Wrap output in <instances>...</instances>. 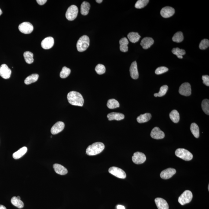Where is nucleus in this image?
Segmentation results:
<instances>
[{
	"instance_id": "nucleus-1",
	"label": "nucleus",
	"mask_w": 209,
	"mask_h": 209,
	"mask_svg": "<svg viewBox=\"0 0 209 209\" xmlns=\"http://www.w3.org/2000/svg\"><path fill=\"white\" fill-rule=\"evenodd\" d=\"M67 100L70 104L78 106H83L84 100L82 95L79 92H70L67 95Z\"/></svg>"
},
{
	"instance_id": "nucleus-2",
	"label": "nucleus",
	"mask_w": 209,
	"mask_h": 209,
	"mask_svg": "<svg viewBox=\"0 0 209 209\" xmlns=\"http://www.w3.org/2000/svg\"><path fill=\"white\" fill-rule=\"evenodd\" d=\"M104 145L101 142H96L89 146L86 150V153L89 156H93L101 153L104 150Z\"/></svg>"
},
{
	"instance_id": "nucleus-3",
	"label": "nucleus",
	"mask_w": 209,
	"mask_h": 209,
	"mask_svg": "<svg viewBox=\"0 0 209 209\" xmlns=\"http://www.w3.org/2000/svg\"><path fill=\"white\" fill-rule=\"evenodd\" d=\"M90 45V39L86 35L81 37L77 43L76 47L78 51L82 52L87 50Z\"/></svg>"
},
{
	"instance_id": "nucleus-4",
	"label": "nucleus",
	"mask_w": 209,
	"mask_h": 209,
	"mask_svg": "<svg viewBox=\"0 0 209 209\" xmlns=\"http://www.w3.org/2000/svg\"><path fill=\"white\" fill-rule=\"evenodd\" d=\"M176 156L185 161L191 160L193 155L188 150L184 148H178L175 152Z\"/></svg>"
},
{
	"instance_id": "nucleus-5",
	"label": "nucleus",
	"mask_w": 209,
	"mask_h": 209,
	"mask_svg": "<svg viewBox=\"0 0 209 209\" xmlns=\"http://www.w3.org/2000/svg\"><path fill=\"white\" fill-rule=\"evenodd\" d=\"M192 197V192L189 190H186L178 198V201L180 204L184 205L191 201Z\"/></svg>"
},
{
	"instance_id": "nucleus-6",
	"label": "nucleus",
	"mask_w": 209,
	"mask_h": 209,
	"mask_svg": "<svg viewBox=\"0 0 209 209\" xmlns=\"http://www.w3.org/2000/svg\"><path fill=\"white\" fill-rule=\"evenodd\" d=\"M78 13V9L76 5H72L68 8L66 13L67 20L73 21L76 18Z\"/></svg>"
},
{
	"instance_id": "nucleus-7",
	"label": "nucleus",
	"mask_w": 209,
	"mask_h": 209,
	"mask_svg": "<svg viewBox=\"0 0 209 209\" xmlns=\"http://www.w3.org/2000/svg\"><path fill=\"white\" fill-rule=\"evenodd\" d=\"M108 172L110 174L118 178L122 179H124L126 178V173L123 170L119 168L115 167H111L109 169Z\"/></svg>"
},
{
	"instance_id": "nucleus-8",
	"label": "nucleus",
	"mask_w": 209,
	"mask_h": 209,
	"mask_svg": "<svg viewBox=\"0 0 209 209\" xmlns=\"http://www.w3.org/2000/svg\"><path fill=\"white\" fill-rule=\"evenodd\" d=\"M18 28L20 32L25 34H31L34 30L32 24L27 22L21 23L19 25Z\"/></svg>"
},
{
	"instance_id": "nucleus-9",
	"label": "nucleus",
	"mask_w": 209,
	"mask_h": 209,
	"mask_svg": "<svg viewBox=\"0 0 209 209\" xmlns=\"http://www.w3.org/2000/svg\"><path fill=\"white\" fill-rule=\"evenodd\" d=\"M145 155L143 153L137 152L135 153L132 157V160L136 164H141L144 163L146 160Z\"/></svg>"
},
{
	"instance_id": "nucleus-10",
	"label": "nucleus",
	"mask_w": 209,
	"mask_h": 209,
	"mask_svg": "<svg viewBox=\"0 0 209 209\" xmlns=\"http://www.w3.org/2000/svg\"><path fill=\"white\" fill-rule=\"evenodd\" d=\"M180 94L185 96H189L191 94V88L190 84L188 82H184L181 85L179 89Z\"/></svg>"
},
{
	"instance_id": "nucleus-11",
	"label": "nucleus",
	"mask_w": 209,
	"mask_h": 209,
	"mask_svg": "<svg viewBox=\"0 0 209 209\" xmlns=\"http://www.w3.org/2000/svg\"><path fill=\"white\" fill-rule=\"evenodd\" d=\"M11 70L5 64H3L0 66V76L5 79L10 78Z\"/></svg>"
},
{
	"instance_id": "nucleus-12",
	"label": "nucleus",
	"mask_w": 209,
	"mask_h": 209,
	"mask_svg": "<svg viewBox=\"0 0 209 209\" xmlns=\"http://www.w3.org/2000/svg\"><path fill=\"white\" fill-rule=\"evenodd\" d=\"M150 136L152 138L156 140L163 139L165 137L164 132L160 130L158 127H155L151 131Z\"/></svg>"
},
{
	"instance_id": "nucleus-13",
	"label": "nucleus",
	"mask_w": 209,
	"mask_h": 209,
	"mask_svg": "<svg viewBox=\"0 0 209 209\" xmlns=\"http://www.w3.org/2000/svg\"><path fill=\"white\" fill-rule=\"evenodd\" d=\"M176 172V170L173 168H168L163 170L160 173V177L162 179H168L171 178Z\"/></svg>"
},
{
	"instance_id": "nucleus-14",
	"label": "nucleus",
	"mask_w": 209,
	"mask_h": 209,
	"mask_svg": "<svg viewBox=\"0 0 209 209\" xmlns=\"http://www.w3.org/2000/svg\"><path fill=\"white\" fill-rule=\"evenodd\" d=\"M54 43L53 38L51 37H48L43 40L41 42V46L43 49L47 50L53 47Z\"/></svg>"
},
{
	"instance_id": "nucleus-15",
	"label": "nucleus",
	"mask_w": 209,
	"mask_h": 209,
	"mask_svg": "<svg viewBox=\"0 0 209 209\" xmlns=\"http://www.w3.org/2000/svg\"><path fill=\"white\" fill-rule=\"evenodd\" d=\"M175 9L171 7L167 6L162 8L161 10L160 14L164 18H170L175 13Z\"/></svg>"
},
{
	"instance_id": "nucleus-16",
	"label": "nucleus",
	"mask_w": 209,
	"mask_h": 209,
	"mask_svg": "<svg viewBox=\"0 0 209 209\" xmlns=\"http://www.w3.org/2000/svg\"><path fill=\"white\" fill-rule=\"evenodd\" d=\"M64 127L65 124L64 122L61 121L58 122L52 126L51 129V133L53 135L57 134L63 131Z\"/></svg>"
},
{
	"instance_id": "nucleus-17",
	"label": "nucleus",
	"mask_w": 209,
	"mask_h": 209,
	"mask_svg": "<svg viewBox=\"0 0 209 209\" xmlns=\"http://www.w3.org/2000/svg\"><path fill=\"white\" fill-rule=\"evenodd\" d=\"M130 73L131 77L133 79H137L139 78V73L137 69V62L135 61L132 63L130 67Z\"/></svg>"
},
{
	"instance_id": "nucleus-18",
	"label": "nucleus",
	"mask_w": 209,
	"mask_h": 209,
	"mask_svg": "<svg viewBox=\"0 0 209 209\" xmlns=\"http://www.w3.org/2000/svg\"><path fill=\"white\" fill-rule=\"evenodd\" d=\"M155 203L158 209H169L167 202L162 198H156L155 200Z\"/></svg>"
},
{
	"instance_id": "nucleus-19",
	"label": "nucleus",
	"mask_w": 209,
	"mask_h": 209,
	"mask_svg": "<svg viewBox=\"0 0 209 209\" xmlns=\"http://www.w3.org/2000/svg\"><path fill=\"white\" fill-rule=\"evenodd\" d=\"M154 43V41L151 37H145L141 41L140 45L143 49H147L150 47Z\"/></svg>"
},
{
	"instance_id": "nucleus-20",
	"label": "nucleus",
	"mask_w": 209,
	"mask_h": 209,
	"mask_svg": "<svg viewBox=\"0 0 209 209\" xmlns=\"http://www.w3.org/2000/svg\"><path fill=\"white\" fill-rule=\"evenodd\" d=\"M108 120L121 121L124 119V115L120 113L112 112L108 114L107 116Z\"/></svg>"
},
{
	"instance_id": "nucleus-21",
	"label": "nucleus",
	"mask_w": 209,
	"mask_h": 209,
	"mask_svg": "<svg viewBox=\"0 0 209 209\" xmlns=\"http://www.w3.org/2000/svg\"><path fill=\"white\" fill-rule=\"evenodd\" d=\"M53 168L57 174L61 175H64L68 172L67 169L61 165L56 163L53 165Z\"/></svg>"
},
{
	"instance_id": "nucleus-22",
	"label": "nucleus",
	"mask_w": 209,
	"mask_h": 209,
	"mask_svg": "<svg viewBox=\"0 0 209 209\" xmlns=\"http://www.w3.org/2000/svg\"><path fill=\"white\" fill-rule=\"evenodd\" d=\"M120 50L121 51L126 52L128 50V45L129 44L128 40L127 38L124 37L121 38L119 41Z\"/></svg>"
},
{
	"instance_id": "nucleus-23",
	"label": "nucleus",
	"mask_w": 209,
	"mask_h": 209,
	"mask_svg": "<svg viewBox=\"0 0 209 209\" xmlns=\"http://www.w3.org/2000/svg\"><path fill=\"white\" fill-rule=\"evenodd\" d=\"M27 147L25 146L23 147L20 148L17 152L14 153L13 154V156L14 159H18L22 157L23 155L25 154L27 152Z\"/></svg>"
},
{
	"instance_id": "nucleus-24",
	"label": "nucleus",
	"mask_w": 209,
	"mask_h": 209,
	"mask_svg": "<svg viewBox=\"0 0 209 209\" xmlns=\"http://www.w3.org/2000/svg\"><path fill=\"white\" fill-rule=\"evenodd\" d=\"M151 118H152V115L151 114L147 113L138 116L137 118V121L139 123H145L149 121Z\"/></svg>"
},
{
	"instance_id": "nucleus-25",
	"label": "nucleus",
	"mask_w": 209,
	"mask_h": 209,
	"mask_svg": "<svg viewBox=\"0 0 209 209\" xmlns=\"http://www.w3.org/2000/svg\"><path fill=\"white\" fill-rule=\"evenodd\" d=\"M90 8V5L89 3L86 2H83L82 3L81 6V13L84 16H86L89 12Z\"/></svg>"
},
{
	"instance_id": "nucleus-26",
	"label": "nucleus",
	"mask_w": 209,
	"mask_h": 209,
	"mask_svg": "<svg viewBox=\"0 0 209 209\" xmlns=\"http://www.w3.org/2000/svg\"><path fill=\"white\" fill-rule=\"evenodd\" d=\"M127 37L130 42L135 43L138 42L141 37L138 33L132 32L128 34Z\"/></svg>"
},
{
	"instance_id": "nucleus-27",
	"label": "nucleus",
	"mask_w": 209,
	"mask_h": 209,
	"mask_svg": "<svg viewBox=\"0 0 209 209\" xmlns=\"http://www.w3.org/2000/svg\"><path fill=\"white\" fill-rule=\"evenodd\" d=\"M39 78V75L37 74H34L29 76L26 78L24 80L25 84L28 85L36 82Z\"/></svg>"
},
{
	"instance_id": "nucleus-28",
	"label": "nucleus",
	"mask_w": 209,
	"mask_h": 209,
	"mask_svg": "<svg viewBox=\"0 0 209 209\" xmlns=\"http://www.w3.org/2000/svg\"><path fill=\"white\" fill-rule=\"evenodd\" d=\"M170 118L172 121L175 123H178L180 120L179 113L175 110H173L170 114Z\"/></svg>"
},
{
	"instance_id": "nucleus-29",
	"label": "nucleus",
	"mask_w": 209,
	"mask_h": 209,
	"mask_svg": "<svg viewBox=\"0 0 209 209\" xmlns=\"http://www.w3.org/2000/svg\"><path fill=\"white\" fill-rule=\"evenodd\" d=\"M11 203L14 206L18 208H22L24 207V203L21 199L18 198L17 197H13L11 199Z\"/></svg>"
},
{
	"instance_id": "nucleus-30",
	"label": "nucleus",
	"mask_w": 209,
	"mask_h": 209,
	"mask_svg": "<svg viewBox=\"0 0 209 209\" xmlns=\"http://www.w3.org/2000/svg\"><path fill=\"white\" fill-rule=\"evenodd\" d=\"M24 57L26 62L28 64H31L34 62V54L32 52L26 51L24 52Z\"/></svg>"
},
{
	"instance_id": "nucleus-31",
	"label": "nucleus",
	"mask_w": 209,
	"mask_h": 209,
	"mask_svg": "<svg viewBox=\"0 0 209 209\" xmlns=\"http://www.w3.org/2000/svg\"><path fill=\"white\" fill-rule=\"evenodd\" d=\"M190 130L194 136L196 138L199 137V130L198 125L195 123H192L191 125Z\"/></svg>"
},
{
	"instance_id": "nucleus-32",
	"label": "nucleus",
	"mask_w": 209,
	"mask_h": 209,
	"mask_svg": "<svg viewBox=\"0 0 209 209\" xmlns=\"http://www.w3.org/2000/svg\"><path fill=\"white\" fill-rule=\"evenodd\" d=\"M107 106L110 109H114L119 107L120 104L117 100L115 99H111L107 101Z\"/></svg>"
},
{
	"instance_id": "nucleus-33",
	"label": "nucleus",
	"mask_w": 209,
	"mask_h": 209,
	"mask_svg": "<svg viewBox=\"0 0 209 209\" xmlns=\"http://www.w3.org/2000/svg\"><path fill=\"white\" fill-rule=\"evenodd\" d=\"M173 54L176 55L178 58L182 59L183 56L185 54V50L184 49H180L179 48H174L172 50Z\"/></svg>"
},
{
	"instance_id": "nucleus-34",
	"label": "nucleus",
	"mask_w": 209,
	"mask_h": 209,
	"mask_svg": "<svg viewBox=\"0 0 209 209\" xmlns=\"http://www.w3.org/2000/svg\"><path fill=\"white\" fill-rule=\"evenodd\" d=\"M168 90V86L166 85H163L160 88V90L159 93H155L154 96L155 97H163L167 93Z\"/></svg>"
},
{
	"instance_id": "nucleus-35",
	"label": "nucleus",
	"mask_w": 209,
	"mask_h": 209,
	"mask_svg": "<svg viewBox=\"0 0 209 209\" xmlns=\"http://www.w3.org/2000/svg\"><path fill=\"white\" fill-rule=\"evenodd\" d=\"M183 40V34L181 31L176 33L172 37V40L174 42L177 43L182 42Z\"/></svg>"
},
{
	"instance_id": "nucleus-36",
	"label": "nucleus",
	"mask_w": 209,
	"mask_h": 209,
	"mask_svg": "<svg viewBox=\"0 0 209 209\" xmlns=\"http://www.w3.org/2000/svg\"><path fill=\"white\" fill-rule=\"evenodd\" d=\"M202 109L203 112L207 115H209V100L208 99H204L202 101L201 104Z\"/></svg>"
},
{
	"instance_id": "nucleus-37",
	"label": "nucleus",
	"mask_w": 209,
	"mask_h": 209,
	"mask_svg": "<svg viewBox=\"0 0 209 209\" xmlns=\"http://www.w3.org/2000/svg\"><path fill=\"white\" fill-rule=\"evenodd\" d=\"M149 1L148 0H139L136 2L135 7L137 9H141L145 7L148 5Z\"/></svg>"
},
{
	"instance_id": "nucleus-38",
	"label": "nucleus",
	"mask_w": 209,
	"mask_h": 209,
	"mask_svg": "<svg viewBox=\"0 0 209 209\" xmlns=\"http://www.w3.org/2000/svg\"><path fill=\"white\" fill-rule=\"evenodd\" d=\"M71 69H70L65 66L63 67L62 70L60 72V77L62 78H67L71 73Z\"/></svg>"
},
{
	"instance_id": "nucleus-39",
	"label": "nucleus",
	"mask_w": 209,
	"mask_h": 209,
	"mask_svg": "<svg viewBox=\"0 0 209 209\" xmlns=\"http://www.w3.org/2000/svg\"><path fill=\"white\" fill-rule=\"evenodd\" d=\"M95 70L96 72L98 75H102V74L104 73V72H105V67L103 64H98L96 66L95 68Z\"/></svg>"
},
{
	"instance_id": "nucleus-40",
	"label": "nucleus",
	"mask_w": 209,
	"mask_h": 209,
	"mask_svg": "<svg viewBox=\"0 0 209 209\" xmlns=\"http://www.w3.org/2000/svg\"><path fill=\"white\" fill-rule=\"evenodd\" d=\"M209 41L208 40L204 39L201 42L199 45V49L201 50H205L209 47Z\"/></svg>"
},
{
	"instance_id": "nucleus-41",
	"label": "nucleus",
	"mask_w": 209,
	"mask_h": 209,
	"mask_svg": "<svg viewBox=\"0 0 209 209\" xmlns=\"http://www.w3.org/2000/svg\"><path fill=\"white\" fill-rule=\"evenodd\" d=\"M169 71V69L166 67H160L157 68L155 70V73L156 75H159Z\"/></svg>"
},
{
	"instance_id": "nucleus-42",
	"label": "nucleus",
	"mask_w": 209,
	"mask_h": 209,
	"mask_svg": "<svg viewBox=\"0 0 209 209\" xmlns=\"http://www.w3.org/2000/svg\"><path fill=\"white\" fill-rule=\"evenodd\" d=\"M203 83L206 86H209V76L208 75H203L202 76Z\"/></svg>"
},
{
	"instance_id": "nucleus-43",
	"label": "nucleus",
	"mask_w": 209,
	"mask_h": 209,
	"mask_svg": "<svg viewBox=\"0 0 209 209\" xmlns=\"http://www.w3.org/2000/svg\"><path fill=\"white\" fill-rule=\"evenodd\" d=\"M36 1L40 5H44L45 3L47 2V0H37Z\"/></svg>"
},
{
	"instance_id": "nucleus-44",
	"label": "nucleus",
	"mask_w": 209,
	"mask_h": 209,
	"mask_svg": "<svg viewBox=\"0 0 209 209\" xmlns=\"http://www.w3.org/2000/svg\"><path fill=\"white\" fill-rule=\"evenodd\" d=\"M117 209H125V207L124 206L121 205H119L117 206Z\"/></svg>"
},
{
	"instance_id": "nucleus-45",
	"label": "nucleus",
	"mask_w": 209,
	"mask_h": 209,
	"mask_svg": "<svg viewBox=\"0 0 209 209\" xmlns=\"http://www.w3.org/2000/svg\"><path fill=\"white\" fill-rule=\"evenodd\" d=\"M0 209H7L6 207L2 205H0Z\"/></svg>"
},
{
	"instance_id": "nucleus-46",
	"label": "nucleus",
	"mask_w": 209,
	"mask_h": 209,
	"mask_svg": "<svg viewBox=\"0 0 209 209\" xmlns=\"http://www.w3.org/2000/svg\"><path fill=\"white\" fill-rule=\"evenodd\" d=\"M96 1L98 3H101L103 1L102 0H96Z\"/></svg>"
},
{
	"instance_id": "nucleus-47",
	"label": "nucleus",
	"mask_w": 209,
	"mask_h": 209,
	"mask_svg": "<svg viewBox=\"0 0 209 209\" xmlns=\"http://www.w3.org/2000/svg\"><path fill=\"white\" fill-rule=\"evenodd\" d=\"M2 14V10H1V9H0V16H1V15Z\"/></svg>"
},
{
	"instance_id": "nucleus-48",
	"label": "nucleus",
	"mask_w": 209,
	"mask_h": 209,
	"mask_svg": "<svg viewBox=\"0 0 209 209\" xmlns=\"http://www.w3.org/2000/svg\"><path fill=\"white\" fill-rule=\"evenodd\" d=\"M17 197V198H18V199H21V198L20 197V196H18Z\"/></svg>"
}]
</instances>
